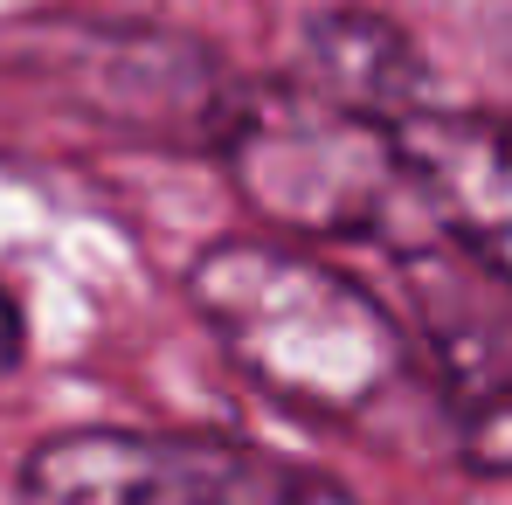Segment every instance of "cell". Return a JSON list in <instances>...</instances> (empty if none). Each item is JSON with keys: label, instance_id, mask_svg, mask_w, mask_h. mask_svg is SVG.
<instances>
[{"label": "cell", "instance_id": "6da1fadb", "mask_svg": "<svg viewBox=\"0 0 512 505\" xmlns=\"http://www.w3.org/2000/svg\"><path fill=\"white\" fill-rule=\"evenodd\" d=\"M222 360L298 416H360L409 360L395 312L291 236H222L187 263Z\"/></svg>", "mask_w": 512, "mask_h": 505}, {"label": "cell", "instance_id": "7a4b0ae2", "mask_svg": "<svg viewBox=\"0 0 512 505\" xmlns=\"http://www.w3.org/2000/svg\"><path fill=\"white\" fill-rule=\"evenodd\" d=\"M215 160L243 208L291 243H381L395 229H429L395 125L360 118L298 77L236 90Z\"/></svg>", "mask_w": 512, "mask_h": 505}, {"label": "cell", "instance_id": "3957f363", "mask_svg": "<svg viewBox=\"0 0 512 505\" xmlns=\"http://www.w3.org/2000/svg\"><path fill=\"white\" fill-rule=\"evenodd\" d=\"M21 505H360L319 471L201 429H63L21 464Z\"/></svg>", "mask_w": 512, "mask_h": 505}, {"label": "cell", "instance_id": "277c9868", "mask_svg": "<svg viewBox=\"0 0 512 505\" xmlns=\"http://www.w3.org/2000/svg\"><path fill=\"white\" fill-rule=\"evenodd\" d=\"M14 77L63 90L70 104L97 111L111 132H160L194 139L215 153L236 90L229 70L167 28H111V21H28L0 35Z\"/></svg>", "mask_w": 512, "mask_h": 505}, {"label": "cell", "instance_id": "5b68a950", "mask_svg": "<svg viewBox=\"0 0 512 505\" xmlns=\"http://www.w3.org/2000/svg\"><path fill=\"white\" fill-rule=\"evenodd\" d=\"M402 167L429 229L512 291V118L506 111H409L395 125Z\"/></svg>", "mask_w": 512, "mask_h": 505}, {"label": "cell", "instance_id": "8992f818", "mask_svg": "<svg viewBox=\"0 0 512 505\" xmlns=\"http://www.w3.org/2000/svg\"><path fill=\"white\" fill-rule=\"evenodd\" d=\"M409 284L464 471L512 478V312L485 291H464L450 270L409 263Z\"/></svg>", "mask_w": 512, "mask_h": 505}, {"label": "cell", "instance_id": "52a82bcc", "mask_svg": "<svg viewBox=\"0 0 512 505\" xmlns=\"http://www.w3.org/2000/svg\"><path fill=\"white\" fill-rule=\"evenodd\" d=\"M305 90L333 97L360 118H381V125H402L409 111H423L429 97V70L416 56V42L367 14V7H326L298 28V70Z\"/></svg>", "mask_w": 512, "mask_h": 505}, {"label": "cell", "instance_id": "ba28073f", "mask_svg": "<svg viewBox=\"0 0 512 505\" xmlns=\"http://www.w3.org/2000/svg\"><path fill=\"white\" fill-rule=\"evenodd\" d=\"M21 360V305H14V291H0V367H14Z\"/></svg>", "mask_w": 512, "mask_h": 505}]
</instances>
